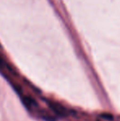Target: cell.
<instances>
[{
  "label": "cell",
  "mask_w": 120,
  "mask_h": 121,
  "mask_svg": "<svg viewBox=\"0 0 120 121\" xmlns=\"http://www.w3.org/2000/svg\"><path fill=\"white\" fill-rule=\"evenodd\" d=\"M48 105L50 106V108L54 112L56 115H60V116H67V111L63 106H62L58 103L53 101H48Z\"/></svg>",
  "instance_id": "obj_1"
}]
</instances>
